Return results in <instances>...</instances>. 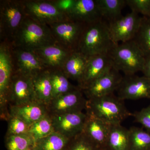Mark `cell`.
<instances>
[{
	"instance_id": "obj_21",
	"label": "cell",
	"mask_w": 150,
	"mask_h": 150,
	"mask_svg": "<svg viewBox=\"0 0 150 150\" xmlns=\"http://www.w3.org/2000/svg\"><path fill=\"white\" fill-rule=\"evenodd\" d=\"M88 59V57L81 52L74 51L65 62L62 69L69 79L76 81L78 85L82 79Z\"/></svg>"
},
{
	"instance_id": "obj_13",
	"label": "cell",
	"mask_w": 150,
	"mask_h": 150,
	"mask_svg": "<svg viewBox=\"0 0 150 150\" xmlns=\"http://www.w3.org/2000/svg\"><path fill=\"white\" fill-rule=\"evenodd\" d=\"M11 45L6 40L0 43V102L1 110L5 108L8 91L14 72Z\"/></svg>"
},
{
	"instance_id": "obj_38",
	"label": "cell",
	"mask_w": 150,
	"mask_h": 150,
	"mask_svg": "<svg viewBox=\"0 0 150 150\" xmlns=\"http://www.w3.org/2000/svg\"><path fill=\"white\" fill-rule=\"evenodd\" d=\"M64 150H68V147L67 148V149H66Z\"/></svg>"
},
{
	"instance_id": "obj_24",
	"label": "cell",
	"mask_w": 150,
	"mask_h": 150,
	"mask_svg": "<svg viewBox=\"0 0 150 150\" xmlns=\"http://www.w3.org/2000/svg\"><path fill=\"white\" fill-rule=\"evenodd\" d=\"M103 19L108 23L122 16L121 11L126 4V0H96Z\"/></svg>"
},
{
	"instance_id": "obj_3",
	"label": "cell",
	"mask_w": 150,
	"mask_h": 150,
	"mask_svg": "<svg viewBox=\"0 0 150 150\" xmlns=\"http://www.w3.org/2000/svg\"><path fill=\"white\" fill-rule=\"evenodd\" d=\"M55 43L48 25L26 16L11 45L13 47L35 51Z\"/></svg>"
},
{
	"instance_id": "obj_31",
	"label": "cell",
	"mask_w": 150,
	"mask_h": 150,
	"mask_svg": "<svg viewBox=\"0 0 150 150\" xmlns=\"http://www.w3.org/2000/svg\"><path fill=\"white\" fill-rule=\"evenodd\" d=\"M68 150H101L82 132L71 139Z\"/></svg>"
},
{
	"instance_id": "obj_32",
	"label": "cell",
	"mask_w": 150,
	"mask_h": 150,
	"mask_svg": "<svg viewBox=\"0 0 150 150\" xmlns=\"http://www.w3.org/2000/svg\"><path fill=\"white\" fill-rule=\"evenodd\" d=\"M8 129L6 135L29 134L30 126L23 120L17 116L9 115Z\"/></svg>"
},
{
	"instance_id": "obj_7",
	"label": "cell",
	"mask_w": 150,
	"mask_h": 150,
	"mask_svg": "<svg viewBox=\"0 0 150 150\" xmlns=\"http://www.w3.org/2000/svg\"><path fill=\"white\" fill-rule=\"evenodd\" d=\"M11 106H18L38 101L32 77L14 71L7 96Z\"/></svg>"
},
{
	"instance_id": "obj_23",
	"label": "cell",
	"mask_w": 150,
	"mask_h": 150,
	"mask_svg": "<svg viewBox=\"0 0 150 150\" xmlns=\"http://www.w3.org/2000/svg\"><path fill=\"white\" fill-rule=\"evenodd\" d=\"M106 149L108 150H129V129L121 124L112 125Z\"/></svg>"
},
{
	"instance_id": "obj_15",
	"label": "cell",
	"mask_w": 150,
	"mask_h": 150,
	"mask_svg": "<svg viewBox=\"0 0 150 150\" xmlns=\"http://www.w3.org/2000/svg\"><path fill=\"white\" fill-rule=\"evenodd\" d=\"M51 117L54 132L71 139L82 133L87 115L83 112H75Z\"/></svg>"
},
{
	"instance_id": "obj_6",
	"label": "cell",
	"mask_w": 150,
	"mask_h": 150,
	"mask_svg": "<svg viewBox=\"0 0 150 150\" xmlns=\"http://www.w3.org/2000/svg\"><path fill=\"white\" fill-rule=\"evenodd\" d=\"M27 16L47 25L69 19L57 0H23Z\"/></svg>"
},
{
	"instance_id": "obj_26",
	"label": "cell",
	"mask_w": 150,
	"mask_h": 150,
	"mask_svg": "<svg viewBox=\"0 0 150 150\" xmlns=\"http://www.w3.org/2000/svg\"><path fill=\"white\" fill-rule=\"evenodd\" d=\"M70 140L62 134L54 132L36 141L33 148L34 150H64L68 147Z\"/></svg>"
},
{
	"instance_id": "obj_36",
	"label": "cell",
	"mask_w": 150,
	"mask_h": 150,
	"mask_svg": "<svg viewBox=\"0 0 150 150\" xmlns=\"http://www.w3.org/2000/svg\"><path fill=\"white\" fill-rule=\"evenodd\" d=\"M34 150V148L33 147H31L29 148V149H27V150Z\"/></svg>"
},
{
	"instance_id": "obj_14",
	"label": "cell",
	"mask_w": 150,
	"mask_h": 150,
	"mask_svg": "<svg viewBox=\"0 0 150 150\" xmlns=\"http://www.w3.org/2000/svg\"><path fill=\"white\" fill-rule=\"evenodd\" d=\"M123 78L120 71L113 67L82 91L87 99L111 94L117 90Z\"/></svg>"
},
{
	"instance_id": "obj_29",
	"label": "cell",
	"mask_w": 150,
	"mask_h": 150,
	"mask_svg": "<svg viewBox=\"0 0 150 150\" xmlns=\"http://www.w3.org/2000/svg\"><path fill=\"white\" fill-rule=\"evenodd\" d=\"M54 132L51 115L48 114L30 126L29 134L35 142Z\"/></svg>"
},
{
	"instance_id": "obj_30",
	"label": "cell",
	"mask_w": 150,
	"mask_h": 150,
	"mask_svg": "<svg viewBox=\"0 0 150 150\" xmlns=\"http://www.w3.org/2000/svg\"><path fill=\"white\" fill-rule=\"evenodd\" d=\"M5 146L7 150H26L34 146L35 141L29 134L6 135Z\"/></svg>"
},
{
	"instance_id": "obj_5",
	"label": "cell",
	"mask_w": 150,
	"mask_h": 150,
	"mask_svg": "<svg viewBox=\"0 0 150 150\" xmlns=\"http://www.w3.org/2000/svg\"><path fill=\"white\" fill-rule=\"evenodd\" d=\"M26 16L23 0H1V41L11 43Z\"/></svg>"
},
{
	"instance_id": "obj_18",
	"label": "cell",
	"mask_w": 150,
	"mask_h": 150,
	"mask_svg": "<svg viewBox=\"0 0 150 150\" xmlns=\"http://www.w3.org/2000/svg\"><path fill=\"white\" fill-rule=\"evenodd\" d=\"M86 113V119L83 133L100 150L106 149L112 125Z\"/></svg>"
},
{
	"instance_id": "obj_10",
	"label": "cell",
	"mask_w": 150,
	"mask_h": 150,
	"mask_svg": "<svg viewBox=\"0 0 150 150\" xmlns=\"http://www.w3.org/2000/svg\"><path fill=\"white\" fill-rule=\"evenodd\" d=\"M142 17L131 11L125 16L108 23L109 31L112 41L115 44L124 43L134 39L139 29Z\"/></svg>"
},
{
	"instance_id": "obj_2",
	"label": "cell",
	"mask_w": 150,
	"mask_h": 150,
	"mask_svg": "<svg viewBox=\"0 0 150 150\" xmlns=\"http://www.w3.org/2000/svg\"><path fill=\"white\" fill-rule=\"evenodd\" d=\"M85 110L86 113L111 125L121 124L126 118L133 115L123 100L113 93L87 99Z\"/></svg>"
},
{
	"instance_id": "obj_25",
	"label": "cell",
	"mask_w": 150,
	"mask_h": 150,
	"mask_svg": "<svg viewBox=\"0 0 150 150\" xmlns=\"http://www.w3.org/2000/svg\"><path fill=\"white\" fill-rule=\"evenodd\" d=\"M48 69L53 87L54 98L72 91L79 87L70 83L62 68Z\"/></svg>"
},
{
	"instance_id": "obj_33",
	"label": "cell",
	"mask_w": 150,
	"mask_h": 150,
	"mask_svg": "<svg viewBox=\"0 0 150 150\" xmlns=\"http://www.w3.org/2000/svg\"><path fill=\"white\" fill-rule=\"evenodd\" d=\"M126 2L131 11L150 17V0H126Z\"/></svg>"
},
{
	"instance_id": "obj_37",
	"label": "cell",
	"mask_w": 150,
	"mask_h": 150,
	"mask_svg": "<svg viewBox=\"0 0 150 150\" xmlns=\"http://www.w3.org/2000/svg\"><path fill=\"white\" fill-rule=\"evenodd\" d=\"M108 150L107 149H102V150Z\"/></svg>"
},
{
	"instance_id": "obj_34",
	"label": "cell",
	"mask_w": 150,
	"mask_h": 150,
	"mask_svg": "<svg viewBox=\"0 0 150 150\" xmlns=\"http://www.w3.org/2000/svg\"><path fill=\"white\" fill-rule=\"evenodd\" d=\"M135 121L141 124L146 131L150 132V104L139 111L133 113Z\"/></svg>"
},
{
	"instance_id": "obj_17",
	"label": "cell",
	"mask_w": 150,
	"mask_h": 150,
	"mask_svg": "<svg viewBox=\"0 0 150 150\" xmlns=\"http://www.w3.org/2000/svg\"><path fill=\"white\" fill-rule=\"evenodd\" d=\"M112 67V62L108 54H99L88 57L82 79L78 86L82 90Z\"/></svg>"
},
{
	"instance_id": "obj_28",
	"label": "cell",
	"mask_w": 150,
	"mask_h": 150,
	"mask_svg": "<svg viewBox=\"0 0 150 150\" xmlns=\"http://www.w3.org/2000/svg\"><path fill=\"white\" fill-rule=\"evenodd\" d=\"M146 59H150V17H142L139 29L133 39Z\"/></svg>"
},
{
	"instance_id": "obj_1",
	"label": "cell",
	"mask_w": 150,
	"mask_h": 150,
	"mask_svg": "<svg viewBox=\"0 0 150 150\" xmlns=\"http://www.w3.org/2000/svg\"><path fill=\"white\" fill-rule=\"evenodd\" d=\"M116 45L110 36L108 23L102 19L86 25L77 51L87 57L108 54Z\"/></svg>"
},
{
	"instance_id": "obj_9",
	"label": "cell",
	"mask_w": 150,
	"mask_h": 150,
	"mask_svg": "<svg viewBox=\"0 0 150 150\" xmlns=\"http://www.w3.org/2000/svg\"><path fill=\"white\" fill-rule=\"evenodd\" d=\"M87 99L79 88L54 97L47 105L49 115H61L71 112H83Z\"/></svg>"
},
{
	"instance_id": "obj_20",
	"label": "cell",
	"mask_w": 150,
	"mask_h": 150,
	"mask_svg": "<svg viewBox=\"0 0 150 150\" xmlns=\"http://www.w3.org/2000/svg\"><path fill=\"white\" fill-rule=\"evenodd\" d=\"M9 114L18 117L30 126L48 113L46 105L36 101L21 106H11Z\"/></svg>"
},
{
	"instance_id": "obj_11",
	"label": "cell",
	"mask_w": 150,
	"mask_h": 150,
	"mask_svg": "<svg viewBox=\"0 0 150 150\" xmlns=\"http://www.w3.org/2000/svg\"><path fill=\"white\" fill-rule=\"evenodd\" d=\"M116 91L121 100L150 98V81L144 76L125 75Z\"/></svg>"
},
{
	"instance_id": "obj_27",
	"label": "cell",
	"mask_w": 150,
	"mask_h": 150,
	"mask_svg": "<svg viewBox=\"0 0 150 150\" xmlns=\"http://www.w3.org/2000/svg\"><path fill=\"white\" fill-rule=\"evenodd\" d=\"M129 150H150V132L142 128L129 129Z\"/></svg>"
},
{
	"instance_id": "obj_19",
	"label": "cell",
	"mask_w": 150,
	"mask_h": 150,
	"mask_svg": "<svg viewBox=\"0 0 150 150\" xmlns=\"http://www.w3.org/2000/svg\"><path fill=\"white\" fill-rule=\"evenodd\" d=\"M48 69L62 68L73 52L56 43H51L34 51Z\"/></svg>"
},
{
	"instance_id": "obj_16",
	"label": "cell",
	"mask_w": 150,
	"mask_h": 150,
	"mask_svg": "<svg viewBox=\"0 0 150 150\" xmlns=\"http://www.w3.org/2000/svg\"><path fill=\"white\" fill-rule=\"evenodd\" d=\"M66 12L68 18L86 24L103 19L96 0H73Z\"/></svg>"
},
{
	"instance_id": "obj_22",
	"label": "cell",
	"mask_w": 150,
	"mask_h": 150,
	"mask_svg": "<svg viewBox=\"0 0 150 150\" xmlns=\"http://www.w3.org/2000/svg\"><path fill=\"white\" fill-rule=\"evenodd\" d=\"M38 101L47 105L53 98V90L48 69L38 73L32 77Z\"/></svg>"
},
{
	"instance_id": "obj_4",
	"label": "cell",
	"mask_w": 150,
	"mask_h": 150,
	"mask_svg": "<svg viewBox=\"0 0 150 150\" xmlns=\"http://www.w3.org/2000/svg\"><path fill=\"white\" fill-rule=\"evenodd\" d=\"M108 55L113 67L126 76L142 71L146 63L143 52L133 40L115 45Z\"/></svg>"
},
{
	"instance_id": "obj_35",
	"label": "cell",
	"mask_w": 150,
	"mask_h": 150,
	"mask_svg": "<svg viewBox=\"0 0 150 150\" xmlns=\"http://www.w3.org/2000/svg\"><path fill=\"white\" fill-rule=\"evenodd\" d=\"M144 76L150 81V59H146V63L142 71Z\"/></svg>"
},
{
	"instance_id": "obj_8",
	"label": "cell",
	"mask_w": 150,
	"mask_h": 150,
	"mask_svg": "<svg viewBox=\"0 0 150 150\" xmlns=\"http://www.w3.org/2000/svg\"><path fill=\"white\" fill-rule=\"evenodd\" d=\"M86 25L67 19L48 25L55 43L74 52L77 50L81 35Z\"/></svg>"
},
{
	"instance_id": "obj_12",
	"label": "cell",
	"mask_w": 150,
	"mask_h": 150,
	"mask_svg": "<svg viewBox=\"0 0 150 150\" xmlns=\"http://www.w3.org/2000/svg\"><path fill=\"white\" fill-rule=\"evenodd\" d=\"M14 70L33 77L40 72L48 69L34 51L11 46Z\"/></svg>"
}]
</instances>
